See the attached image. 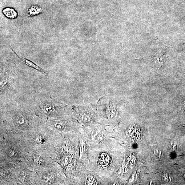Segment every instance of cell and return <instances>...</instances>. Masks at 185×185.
<instances>
[{
  "label": "cell",
  "instance_id": "16",
  "mask_svg": "<svg viewBox=\"0 0 185 185\" xmlns=\"http://www.w3.org/2000/svg\"><path fill=\"white\" fill-rule=\"evenodd\" d=\"M2 175L3 177H6L10 175V174H9V173L7 172L4 171L2 172Z\"/></svg>",
  "mask_w": 185,
  "mask_h": 185
},
{
  "label": "cell",
  "instance_id": "10",
  "mask_svg": "<svg viewBox=\"0 0 185 185\" xmlns=\"http://www.w3.org/2000/svg\"><path fill=\"white\" fill-rule=\"evenodd\" d=\"M34 160L35 163L38 165L43 166L44 164V160L40 156L35 155Z\"/></svg>",
  "mask_w": 185,
  "mask_h": 185
},
{
  "label": "cell",
  "instance_id": "15",
  "mask_svg": "<svg viewBox=\"0 0 185 185\" xmlns=\"http://www.w3.org/2000/svg\"><path fill=\"white\" fill-rule=\"evenodd\" d=\"M171 177L167 173H165L163 175V180L165 181L169 182L171 180Z\"/></svg>",
  "mask_w": 185,
  "mask_h": 185
},
{
  "label": "cell",
  "instance_id": "6",
  "mask_svg": "<svg viewBox=\"0 0 185 185\" xmlns=\"http://www.w3.org/2000/svg\"><path fill=\"white\" fill-rule=\"evenodd\" d=\"M10 47L11 49L14 51V52L16 54L18 58L22 61L23 63H25V64L28 66L29 67L35 70H37L38 72L41 73V74L45 76H47L48 74L44 69L40 67V66L35 64V63L31 61L26 58H24L20 57L19 55H18L12 49L10 46Z\"/></svg>",
  "mask_w": 185,
  "mask_h": 185
},
{
  "label": "cell",
  "instance_id": "2",
  "mask_svg": "<svg viewBox=\"0 0 185 185\" xmlns=\"http://www.w3.org/2000/svg\"><path fill=\"white\" fill-rule=\"evenodd\" d=\"M13 65L9 63L1 64L0 75L1 95L10 91L13 89L16 75V69Z\"/></svg>",
  "mask_w": 185,
  "mask_h": 185
},
{
  "label": "cell",
  "instance_id": "3",
  "mask_svg": "<svg viewBox=\"0 0 185 185\" xmlns=\"http://www.w3.org/2000/svg\"><path fill=\"white\" fill-rule=\"evenodd\" d=\"M77 110V118L84 127L101 123V120L98 113L92 108L87 106L75 107Z\"/></svg>",
  "mask_w": 185,
  "mask_h": 185
},
{
  "label": "cell",
  "instance_id": "14",
  "mask_svg": "<svg viewBox=\"0 0 185 185\" xmlns=\"http://www.w3.org/2000/svg\"><path fill=\"white\" fill-rule=\"evenodd\" d=\"M154 156L156 158L159 160L162 159V151L158 149H155L154 151Z\"/></svg>",
  "mask_w": 185,
  "mask_h": 185
},
{
  "label": "cell",
  "instance_id": "5",
  "mask_svg": "<svg viewBox=\"0 0 185 185\" xmlns=\"http://www.w3.org/2000/svg\"><path fill=\"white\" fill-rule=\"evenodd\" d=\"M14 123L18 126L24 127L29 124V120L25 114L19 111L14 115L13 117Z\"/></svg>",
  "mask_w": 185,
  "mask_h": 185
},
{
  "label": "cell",
  "instance_id": "8",
  "mask_svg": "<svg viewBox=\"0 0 185 185\" xmlns=\"http://www.w3.org/2000/svg\"><path fill=\"white\" fill-rule=\"evenodd\" d=\"M53 125L54 128L59 130H64L68 126L69 121L64 120H57L53 121Z\"/></svg>",
  "mask_w": 185,
  "mask_h": 185
},
{
  "label": "cell",
  "instance_id": "13",
  "mask_svg": "<svg viewBox=\"0 0 185 185\" xmlns=\"http://www.w3.org/2000/svg\"><path fill=\"white\" fill-rule=\"evenodd\" d=\"M7 155L8 156L11 158H14L17 156V153L16 151L14 149L10 148L8 151Z\"/></svg>",
  "mask_w": 185,
  "mask_h": 185
},
{
  "label": "cell",
  "instance_id": "7",
  "mask_svg": "<svg viewBox=\"0 0 185 185\" xmlns=\"http://www.w3.org/2000/svg\"><path fill=\"white\" fill-rule=\"evenodd\" d=\"M126 134L132 140H137L141 137L142 133L140 130L134 125L129 127L127 130Z\"/></svg>",
  "mask_w": 185,
  "mask_h": 185
},
{
  "label": "cell",
  "instance_id": "12",
  "mask_svg": "<svg viewBox=\"0 0 185 185\" xmlns=\"http://www.w3.org/2000/svg\"><path fill=\"white\" fill-rule=\"evenodd\" d=\"M54 175L53 174L49 173L44 175L43 179L45 181L50 182L52 181L54 178Z\"/></svg>",
  "mask_w": 185,
  "mask_h": 185
},
{
  "label": "cell",
  "instance_id": "9",
  "mask_svg": "<svg viewBox=\"0 0 185 185\" xmlns=\"http://www.w3.org/2000/svg\"><path fill=\"white\" fill-rule=\"evenodd\" d=\"M85 179V183L86 184L95 185L99 183L96 177H94L92 175H88Z\"/></svg>",
  "mask_w": 185,
  "mask_h": 185
},
{
  "label": "cell",
  "instance_id": "1",
  "mask_svg": "<svg viewBox=\"0 0 185 185\" xmlns=\"http://www.w3.org/2000/svg\"><path fill=\"white\" fill-rule=\"evenodd\" d=\"M118 103L116 99L110 97H104L97 103V112L101 123L105 125H112L119 116Z\"/></svg>",
  "mask_w": 185,
  "mask_h": 185
},
{
  "label": "cell",
  "instance_id": "11",
  "mask_svg": "<svg viewBox=\"0 0 185 185\" xmlns=\"http://www.w3.org/2000/svg\"><path fill=\"white\" fill-rule=\"evenodd\" d=\"M35 141L38 144H44L46 142V139L43 135H40L36 136Z\"/></svg>",
  "mask_w": 185,
  "mask_h": 185
},
{
  "label": "cell",
  "instance_id": "4",
  "mask_svg": "<svg viewBox=\"0 0 185 185\" xmlns=\"http://www.w3.org/2000/svg\"><path fill=\"white\" fill-rule=\"evenodd\" d=\"M38 107L42 113L48 116L57 115L65 108V105L49 98L42 100L39 102Z\"/></svg>",
  "mask_w": 185,
  "mask_h": 185
}]
</instances>
